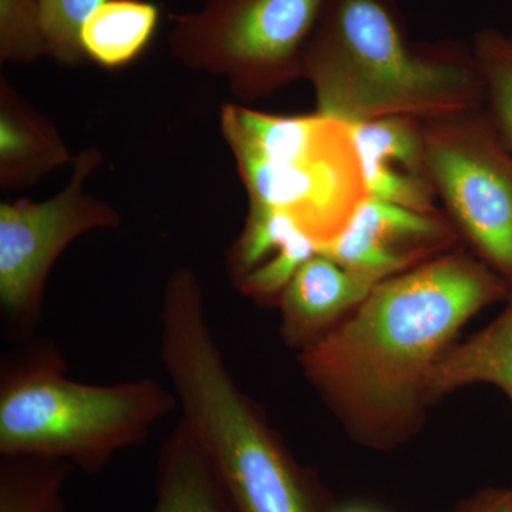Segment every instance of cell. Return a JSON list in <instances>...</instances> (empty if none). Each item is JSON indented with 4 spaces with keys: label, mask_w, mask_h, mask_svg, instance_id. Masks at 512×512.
Wrapping results in <instances>:
<instances>
[{
    "label": "cell",
    "mask_w": 512,
    "mask_h": 512,
    "mask_svg": "<svg viewBox=\"0 0 512 512\" xmlns=\"http://www.w3.org/2000/svg\"><path fill=\"white\" fill-rule=\"evenodd\" d=\"M510 284L464 252H446L386 279L299 353L313 389L357 440L392 447L417 429L430 382L460 329L510 299Z\"/></svg>",
    "instance_id": "obj_1"
},
{
    "label": "cell",
    "mask_w": 512,
    "mask_h": 512,
    "mask_svg": "<svg viewBox=\"0 0 512 512\" xmlns=\"http://www.w3.org/2000/svg\"><path fill=\"white\" fill-rule=\"evenodd\" d=\"M303 76L316 113L346 124L427 123L485 107L471 46L410 42L396 0H335L306 50Z\"/></svg>",
    "instance_id": "obj_2"
},
{
    "label": "cell",
    "mask_w": 512,
    "mask_h": 512,
    "mask_svg": "<svg viewBox=\"0 0 512 512\" xmlns=\"http://www.w3.org/2000/svg\"><path fill=\"white\" fill-rule=\"evenodd\" d=\"M175 410L174 390L154 377L70 379L52 340L18 343L0 362V456L50 458L97 474L121 451L146 443Z\"/></svg>",
    "instance_id": "obj_3"
},
{
    "label": "cell",
    "mask_w": 512,
    "mask_h": 512,
    "mask_svg": "<svg viewBox=\"0 0 512 512\" xmlns=\"http://www.w3.org/2000/svg\"><path fill=\"white\" fill-rule=\"evenodd\" d=\"M185 424L241 512H338L312 471L292 457L229 372L211 333L165 353Z\"/></svg>",
    "instance_id": "obj_4"
},
{
    "label": "cell",
    "mask_w": 512,
    "mask_h": 512,
    "mask_svg": "<svg viewBox=\"0 0 512 512\" xmlns=\"http://www.w3.org/2000/svg\"><path fill=\"white\" fill-rule=\"evenodd\" d=\"M430 184L478 258L512 288V154L487 110L427 121Z\"/></svg>",
    "instance_id": "obj_5"
},
{
    "label": "cell",
    "mask_w": 512,
    "mask_h": 512,
    "mask_svg": "<svg viewBox=\"0 0 512 512\" xmlns=\"http://www.w3.org/2000/svg\"><path fill=\"white\" fill-rule=\"evenodd\" d=\"M335 0H208L181 20L174 45L185 56L268 92L303 76V60Z\"/></svg>",
    "instance_id": "obj_6"
},
{
    "label": "cell",
    "mask_w": 512,
    "mask_h": 512,
    "mask_svg": "<svg viewBox=\"0 0 512 512\" xmlns=\"http://www.w3.org/2000/svg\"><path fill=\"white\" fill-rule=\"evenodd\" d=\"M93 158H82L72 184L52 200L0 207V311L3 332L16 345L35 338L46 278L57 256L84 232L119 224L107 205L80 188Z\"/></svg>",
    "instance_id": "obj_7"
},
{
    "label": "cell",
    "mask_w": 512,
    "mask_h": 512,
    "mask_svg": "<svg viewBox=\"0 0 512 512\" xmlns=\"http://www.w3.org/2000/svg\"><path fill=\"white\" fill-rule=\"evenodd\" d=\"M235 157L252 204L289 215L318 248L338 237L370 197L352 133L293 160Z\"/></svg>",
    "instance_id": "obj_8"
},
{
    "label": "cell",
    "mask_w": 512,
    "mask_h": 512,
    "mask_svg": "<svg viewBox=\"0 0 512 512\" xmlns=\"http://www.w3.org/2000/svg\"><path fill=\"white\" fill-rule=\"evenodd\" d=\"M456 241V232L439 214L369 197L318 254L383 282L446 254Z\"/></svg>",
    "instance_id": "obj_9"
},
{
    "label": "cell",
    "mask_w": 512,
    "mask_h": 512,
    "mask_svg": "<svg viewBox=\"0 0 512 512\" xmlns=\"http://www.w3.org/2000/svg\"><path fill=\"white\" fill-rule=\"evenodd\" d=\"M370 197L439 214L424 164L423 121L410 117L349 124Z\"/></svg>",
    "instance_id": "obj_10"
},
{
    "label": "cell",
    "mask_w": 512,
    "mask_h": 512,
    "mask_svg": "<svg viewBox=\"0 0 512 512\" xmlns=\"http://www.w3.org/2000/svg\"><path fill=\"white\" fill-rule=\"evenodd\" d=\"M377 284L326 256H313L279 298L282 338L292 348L305 349L355 311Z\"/></svg>",
    "instance_id": "obj_11"
},
{
    "label": "cell",
    "mask_w": 512,
    "mask_h": 512,
    "mask_svg": "<svg viewBox=\"0 0 512 512\" xmlns=\"http://www.w3.org/2000/svg\"><path fill=\"white\" fill-rule=\"evenodd\" d=\"M153 512H241L181 420L158 454Z\"/></svg>",
    "instance_id": "obj_12"
},
{
    "label": "cell",
    "mask_w": 512,
    "mask_h": 512,
    "mask_svg": "<svg viewBox=\"0 0 512 512\" xmlns=\"http://www.w3.org/2000/svg\"><path fill=\"white\" fill-rule=\"evenodd\" d=\"M477 383L493 384L512 403V295L487 328L444 353L431 376L430 396L436 399Z\"/></svg>",
    "instance_id": "obj_13"
},
{
    "label": "cell",
    "mask_w": 512,
    "mask_h": 512,
    "mask_svg": "<svg viewBox=\"0 0 512 512\" xmlns=\"http://www.w3.org/2000/svg\"><path fill=\"white\" fill-rule=\"evenodd\" d=\"M158 23L156 6L141 0H107L83 23L84 55L101 66H123L143 52Z\"/></svg>",
    "instance_id": "obj_14"
},
{
    "label": "cell",
    "mask_w": 512,
    "mask_h": 512,
    "mask_svg": "<svg viewBox=\"0 0 512 512\" xmlns=\"http://www.w3.org/2000/svg\"><path fill=\"white\" fill-rule=\"evenodd\" d=\"M73 466L32 456H0V512H67L63 490Z\"/></svg>",
    "instance_id": "obj_15"
},
{
    "label": "cell",
    "mask_w": 512,
    "mask_h": 512,
    "mask_svg": "<svg viewBox=\"0 0 512 512\" xmlns=\"http://www.w3.org/2000/svg\"><path fill=\"white\" fill-rule=\"evenodd\" d=\"M471 50L483 77L485 110L512 154V33L480 30Z\"/></svg>",
    "instance_id": "obj_16"
},
{
    "label": "cell",
    "mask_w": 512,
    "mask_h": 512,
    "mask_svg": "<svg viewBox=\"0 0 512 512\" xmlns=\"http://www.w3.org/2000/svg\"><path fill=\"white\" fill-rule=\"evenodd\" d=\"M305 234L284 212L251 204L247 224L229 256L235 282L274 258L299 235Z\"/></svg>",
    "instance_id": "obj_17"
},
{
    "label": "cell",
    "mask_w": 512,
    "mask_h": 512,
    "mask_svg": "<svg viewBox=\"0 0 512 512\" xmlns=\"http://www.w3.org/2000/svg\"><path fill=\"white\" fill-rule=\"evenodd\" d=\"M318 255V245L306 234H301L286 245L275 258L259 265L254 271L238 279L239 291L258 303H276L296 272L309 259Z\"/></svg>",
    "instance_id": "obj_18"
},
{
    "label": "cell",
    "mask_w": 512,
    "mask_h": 512,
    "mask_svg": "<svg viewBox=\"0 0 512 512\" xmlns=\"http://www.w3.org/2000/svg\"><path fill=\"white\" fill-rule=\"evenodd\" d=\"M107 0H39L46 50L63 62L83 55L80 32L87 18Z\"/></svg>",
    "instance_id": "obj_19"
},
{
    "label": "cell",
    "mask_w": 512,
    "mask_h": 512,
    "mask_svg": "<svg viewBox=\"0 0 512 512\" xmlns=\"http://www.w3.org/2000/svg\"><path fill=\"white\" fill-rule=\"evenodd\" d=\"M0 43L6 59H32L45 52L39 0H0Z\"/></svg>",
    "instance_id": "obj_20"
},
{
    "label": "cell",
    "mask_w": 512,
    "mask_h": 512,
    "mask_svg": "<svg viewBox=\"0 0 512 512\" xmlns=\"http://www.w3.org/2000/svg\"><path fill=\"white\" fill-rule=\"evenodd\" d=\"M451 512H512V488H487Z\"/></svg>",
    "instance_id": "obj_21"
},
{
    "label": "cell",
    "mask_w": 512,
    "mask_h": 512,
    "mask_svg": "<svg viewBox=\"0 0 512 512\" xmlns=\"http://www.w3.org/2000/svg\"><path fill=\"white\" fill-rule=\"evenodd\" d=\"M338 512H379V511L370 510V508H365V507H350V508H345V510H338Z\"/></svg>",
    "instance_id": "obj_22"
}]
</instances>
